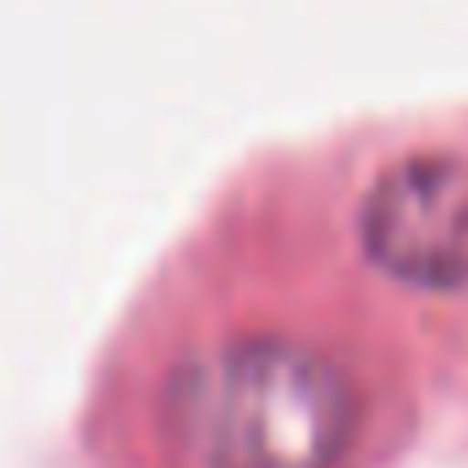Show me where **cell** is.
<instances>
[{
	"instance_id": "2",
	"label": "cell",
	"mask_w": 468,
	"mask_h": 468,
	"mask_svg": "<svg viewBox=\"0 0 468 468\" xmlns=\"http://www.w3.org/2000/svg\"><path fill=\"white\" fill-rule=\"evenodd\" d=\"M364 254L413 287H468V160L413 154L391 165L358 215Z\"/></svg>"
},
{
	"instance_id": "1",
	"label": "cell",
	"mask_w": 468,
	"mask_h": 468,
	"mask_svg": "<svg viewBox=\"0 0 468 468\" xmlns=\"http://www.w3.org/2000/svg\"><path fill=\"white\" fill-rule=\"evenodd\" d=\"M187 391L193 441L209 468H336L358 419L347 375L282 336L226 347Z\"/></svg>"
}]
</instances>
